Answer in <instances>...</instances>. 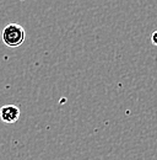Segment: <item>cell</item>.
<instances>
[{
    "mask_svg": "<svg viewBox=\"0 0 157 160\" xmlns=\"http://www.w3.org/2000/svg\"><path fill=\"white\" fill-rule=\"evenodd\" d=\"M1 38L7 47H20L26 38V31L19 23H9L4 27L1 32Z\"/></svg>",
    "mask_w": 157,
    "mask_h": 160,
    "instance_id": "6da1fadb",
    "label": "cell"
},
{
    "mask_svg": "<svg viewBox=\"0 0 157 160\" xmlns=\"http://www.w3.org/2000/svg\"><path fill=\"white\" fill-rule=\"evenodd\" d=\"M20 108L16 105H4L0 108V118L6 124L17 122L20 118Z\"/></svg>",
    "mask_w": 157,
    "mask_h": 160,
    "instance_id": "7a4b0ae2",
    "label": "cell"
},
{
    "mask_svg": "<svg viewBox=\"0 0 157 160\" xmlns=\"http://www.w3.org/2000/svg\"><path fill=\"white\" fill-rule=\"evenodd\" d=\"M151 42H152L155 46H157V31H155V32L151 35Z\"/></svg>",
    "mask_w": 157,
    "mask_h": 160,
    "instance_id": "3957f363",
    "label": "cell"
}]
</instances>
